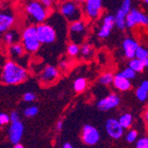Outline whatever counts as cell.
Wrapping results in <instances>:
<instances>
[{
	"label": "cell",
	"mask_w": 148,
	"mask_h": 148,
	"mask_svg": "<svg viewBox=\"0 0 148 148\" xmlns=\"http://www.w3.org/2000/svg\"><path fill=\"white\" fill-rule=\"evenodd\" d=\"M129 66L133 70H135L137 73H140V72L144 71V69H145L144 60H139L138 58H134V59L130 60L129 62Z\"/></svg>",
	"instance_id": "obj_22"
},
{
	"label": "cell",
	"mask_w": 148,
	"mask_h": 148,
	"mask_svg": "<svg viewBox=\"0 0 148 148\" xmlns=\"http://www.w3.org/2000/svg\"><path fill=\"white\" fill-rule=\"evenodd\" d=\"M139 60H145L146 58H148V50L145 49L143 46H138V48L137 49L136 51V57Z\"/></svg>",
	"instance_id": "obj_28"
},
{
	"label": "cell",
	"mask_w": 148,
	"mask_h": 148,
	"mask_svg": "<svg viewBox=\"0 0 148 148\" xmlns=\"http://www.w3.org/2000/svg\"><path fill=\"white\" fill-rule=\"evenodd\" d=\"M11 122L10 114H7L5 113H1L0 114V124L1 125H5Z\"/></svg>",
	"instance_id": "obj_33"
},
{
	"label": "cell",
	"mask_w": 148,
	"mask_h": 148,
	"mask_svg": "<svg viewBox=\"0 0 148 148\" xmlns=\"http://www.w3.org/2000/svg\"><path fill=\"white\" fill-rule=\"evenodd\" d=\"M14 23V15L9 10H4L0 14V32L5 33Z\"/></svg>",
	"instance_id": "obj_15"
},
{
	"label": "cell",
	"mask_w": 148,
	"mask_h": 148,
	"mask_svg": "<svg viewBox=\"0 0 148 148\" xmlns=\"http://www.w3.org/2000/svg\"><path fill=\"white\" fill-rule=\"evenodd\" d=\"M86 0H77V2L78 3H85Z\"/></svg>",
	"instance_id": "obj_43"
},
{
	"label": "cell",
	"mask_w": 148,
	"mask_h": 148,
	"mask_svg": "<svg viewBox=\"0 0 148 148\" xmlns=\"http://www.w3.org/2000/svg\"><path fill=\"white\" fill-rule=\"evenodd\" d=\"M137 148H148V138H141L136 143Z\"/></svg>",
	"instance_id": "obj_32"
},
{
	"label": "cell",
	"mask_w": 148,
	"mask_h": 148,
	"mask_svg": "<svg viewBox=\"0 0 148 148\" xmlns=\"http://www.w3.org/2000/svg\"><path fill=\"white\" fill-rule=\"evenodd\" d=\"M60 68L61 69H66L68 68V66H69V64H68V62L66 61H65V60H62V61H60Z\"/></svg>",
	"instance_id": "obj_37"
},
{
	"label": "cell",
	"mask_w": 148,
	"mask_h": 148,
	"mask_svg": "<svg viewBox=\"0 0 148 148\" xmlns=\"http://www.w3.org/2000/svg\"><path fill=\"white\" fill-rule=\"evenodd\" d=\"M100 139L99 131L91 125H84L82 130V140L86 145H95Z\"/></svg>",
	"instance_id": "obj_9"
},
{
	"label": "cell",
	"mask_w": 148,
	"mask_h": 148,
	"mask_svg": "<svg viewBox=\"0 0 148 148\" xmlns=\"http://www.w3.org/2000/svg\"><path fill=\"white\" fill-rule=\"evenodd\" d=\"M106 130L108 136L114 139H120L123 136L124 129L120 124L119 120L108 119L106 122Z\"/></svg>",
	"instance_id": "obj_10"
},
{
	"label": "cell",
	"mask_w": 148,
	"mask_h": 148,
	"mask_svg": "<svg viewBox=\"0 0 148 148\" xmlns=\"http://www.w3.org/2000/svg\"><path fill=\"white\" fill-rule=\"evenodd\" d=\"M86 33V26L83 21L71 22L69 25V37L70 40L77 45L82 44Z\"/></svg>",
	"instance_id": "obj_5"
},
{
	"label": "cell",
	"mask_w": 148,
	"mask_h": 148,
	"mask_svg": "<svg viewBox=\"0 0 148 148\" xmlns=\"http://www.w3.org/2000/svg\"><path fill=\"white\" fill-rule=\"evenodd\" d=\"M136 96L138 99L144 102L148 98V80H145L142 82L140 86L136 90Z\"/></svg>",
	"instance_id": "obj_20"
},
{
	"label": "cell",
	"mask_w": 148,
	"mask_h": 148,
	"mask_svg": "<svg viewBox=\"0 0 148 148\" xmlns=\"http://www.w3.org/2000/svg\"><path fill=\"white\" fill-rule=\"evenodd\" d=\"M39 1L41 2L43 4V5L45 6L46 8H50L52 4V0H39Z\"/></svg>",
	"instance_id": "obj_36"
},
{
	"label": "cell",
	"mask_w": 148,
	"mask_h": 148,
	"mask_svg": "<svg viewBox=\"0 0 148 148\" xmlns=\"http://www.w3.org/2000/svg\"><path fill=\"white\" fill-rule=\"evenodd\" d=\"M80 52L82 53V55L85 58L89 57L90 55V53L92 52V49H91V46L88 44H84L83 46L81 47V51Z\"/></svg>",
	"instance_id": "obj_31"
},
{
	"label": "cell",
	"mask_w": 148,
	"mask_h": 148,
	"mask_svg": "<svg viewBox=\"0 0 148 148\" xmlns=\"http://www.w3.org/2000/svg\"><path fill=\"white\" fill-rule=\"evenodd\" d=\"M131 10V0H123L122 5L120 9L116 12L115 18V26L120 30H124L126 29V17L128 13Z\"/></svg>",
	"instance_id": "obj_7"
},
{
	"label": "cell",
	"mask_w": 148,
	"mask_h": 148,
	"mask_svg": "<svg viewBox=\"0 0 148 148\" xmlns=\"http://www.w3.org/2000/svg\"><path fill=\"white\" fill-rule=\"evenodd\" d=\"M23 114H24V115L26 117H29V118L34 117V116H36L38 114V107L36 106H29V107H27V108L24 110Z\"/></svg>",
	"instance_id": "obj_27"
},
{
	"label": "cell",
	"mask_w": 148,
	"mask_h": 148,
	"mask_svg": "<svg viewBox=\"0 0 148 148\" xmlns=\"http://www.w3.org/2000/svg\"><path fill=\"white\" fill-rule=\"evenodd\" d=\"M62 128H63V123H62V121H59V122L57 123V124H56V129L58 130H61Z\"/></svg>",
	"instance_id": "obj_38"
},
{
	"label": "cell",
	"mask_w": 148,
	"mask_h": 148,
	"mask_svg": "<svg viewBox=\"0 0 148 148\" xmlns=\"http://www.w3.org/2000/svg\"><path fill=\"white\" fill-rule=\"evenodd\" d=\"M126 25L127 28L131 29L136 25H144L148 26V15L145 14L142 12L133 8L128 13L126 17Z\"/></svg>",
	"instance_id": "obj_8"
},
{
	"label": "cell",
	"mask_w": 148,
	"mask_h": 148,
	"mask_svg": "<svg viewBox=\"0 0 148 148\" xmlns=\"http://www.w3.org/2000/svg\"><path fill=\"white\" fill-rule=\"evenodd\" d=\"M144 118H145V123H146V126H147V128H148V108H147V109L145 110V112Z\"/></svg>",
	"instance_id": "obj_39"
},
{
	"label": "cell",
	"mask_w": 148,
	"mask_h": 148,
	"mask_svg": "<svg viewBox=\"0 0 148 148\" xmlns=\"http://www.w3.org/2000/svg\"><path fill=\"white\" fill-rule=\"evenodd\" d=\"M114 75L112 73H106L99 77V82L103 85H109L112 83H114Z\"/></svg>",
	"instance_id": "obj_25"
},
{
	"label": "cell",
	"mask_w": 148,
	"mask_h": 148,
	"mask_svg": "<svg viewBox=\"0 0 148 148\" xmlns=\"http://www.w3.org/2000/svg\"><path fill=\"white\" fill-rule=\"evenodd\" d=\"M87 87V82L84 78H77L74 83V89L76 92H82Z\"/></svg>",
	"instance_id": "obj_24"
},
{
	"label": "cell",
	"mask_w": 148,
	"mask_h": 148,
	"mask_svg": "<svg viewBox=\"0 0 148 148\" xmlns=\"http://www.w3.org/2000/svg\"><path fill=\"white\" fill-rule=\"evenodd\" d=\"M144 2H145V4H147V5H148V0H144Z\"/></svg>",
	"instance_id": "obj_44"
},
{
	"label": "cell",
	"mask_w": 148,
	"mask_h": 148,
	"mask_svg": "<svg viewBox=\"0 0 148 148\" xmlns=\"http://www.w3.org/2000/svg\"><path fill=\"white\" fill-rule=\"evenodd\" d=\"M10 118H11V123L13 122H17V121H20V115L16 111H12L10 114Z\"/></svg>",
	"instance_id": "obj_35"
},
{
	"label": "cell",
	"mask_w": 148,
	"mask_h": 148,
	"mask_svg": "<svg viewBox=\"0 0 148 148\" xmlns=\"http://www.w3.org/2000/svg\"><path fill=\"white\" fill-rule=\"evenodd\" d=\"M36 32L41 44H52L56 40V31L51 25L39 24L36 26Z\"/></svg>",
	"instance_id": "obj_6"
},
{
	"label": "cell",
	"mask_w": 148,
	"mask_h": 148,
	"mask_svg": "<svg viewBox=\"0 0 148 148\" xmlns=\"http://www.w3.org/2000/svg\"><path fill=\"white\" fill-rule=\"evenodd\" d=\"M22 39V45L27 52L29 53H35L38 51L41 42L38 38L37 32H36V27L29 26L22 33L21 36Z\"/></svg>",
	"instance_id": "obj_2"
},
{
	"label": "cell",
	"mask_w": 148,
	"mask_h": 148,
	"mask_svg": "<svg viewBox=\"0 0 148 148\" xmlns=\"http://www.w3.org/2000/svg\"><path fill=\"white\" fill-rule=\"evenodd\" d=\"M138 137V131L135 130H132L129 131L128 134L126 135V141H127L128 143H130V144L134 143V142H135V141L137 140Z\"/></svg>",
	"instance_id": "obj_30"
},
{
	"label": "cell",
	"mask_w": 148,
	"mask_h": 148,
	"mask_svg": "<svg viewBox=\"0 0 148 148\" xmlns=\"http://www.w3.org/2000/svg\"><path fill=\"white\" fill-rule=\"evenodd\" d=\"M13 147H14V148H23L24 146H23L21 143H18V144H16V145H13Z\"/></svg>",
	"instance_id": "obj_41"
},
{
	"label": "cell",
	"mask_w": 148,
	"mask_h": 148,
	"mask_svg": "<svg viewBox=\"0 0 148 148\" xmlns=\"http://www.w3.org/2000/svg\"><path fill=\"white\" fill-rule=\"evenodd\" d=\"M84 4L86 15L90 19H97L101 12L102 0H86Z\"/></svg>",
	"instance_id": "obj_13"
},
{
	"label": "cell",
	"mask_w": 148,
	"mask_h": 148,
	"mask_svg": "<svg viewBox=\"0 0 148 148\" xmlns=\"http://www.w3.org/2000/svg\"><path fill=\"white\" fill-rule=\"evenodd\" d=\"M25 51L26 50H25L23 45L15 43L12 45H9L8 53L12 59H20L24 55Z\"/></svg>",
	"instance_id": "obj_19"
},
{
	"label": "cell",
	"mask_w": 148,
	"mask_h": 148,
	"mask_svg": "<svg viewBox=\"0 0 148 148\" xmlns=\"http://www.w3.org/2000/svg\"><path fill=\"white\" fill-rule=\"evenodd\" d=\"M138 44L136 40L132 38H126L123 43V49L124 55L127 59L132 60L136 57V51L138 48Z\"/></svg>",
	"instance_id": "obj_16"
},
{
	"label": "cell",
	"mask_w": 148,
	"mask_h": 148,
	"mask_svg": "<svg viewBox=\"0 0 148 148\" xmlns=\"http://www.w3.org/2000/svg\"><path fill=\"white\" fill-rule=\"evenodd\" d=\"M120 101L121 99L116 94H110V95L101 99L97 103V107L99 110L102 112L109 111V110L115 108L116 106H118L120 104Z\"/></svg>",
	"instance_id": "obj_12"
},
{
	"label": "cell",
	"mask_w": 148,
	"mask_h": 148,
	"mask_svg": "<svg viewBox=\"0 0 148 148\" xmlns=\"http://www.w3.org/2000/svg\"><path fill=\"white\" fill-rule=\"evenodd\" d=\"M119 74L121 75L124 76L125 78L129 79V80H132V79H135L136 78V75H137V72L135 70H133L131 68L128 66V68L124 69L123 71L119 72Z\"/></svg>",
	"instance_id": "obj_26"
},
{
	"label": "cell",
	"mask_w": 148,
	"mask_h": 148,
	"mask_svg": "<svg viewBox=\"0 0 148 148\" xmlns=\"http://www.w3.org/2000/svg\"><path fill=\"white\" fill-rule=\"evenodd\" d=\"M72 147H73V145L70 143H69V142H66L63 145V148H72Z\"/></svg>",
	"instance_id": "obj_40"
},
{
	"label": "cell",
	"mask_w": 148,
	"mask_h": 148,
	"mask_svg": "<svg viewBox=\"0 0 148 148\" xmlns=\"http://www.w3.org/2000/svg\"><path fill=\"white\" fill-rule=\"evenodd\" d=\"M144 63H145V68H148V58H146L145 60H144Z\"/></svg>",
	"instance_id": "obj_42"
},
{
	"label": "cell",
	"mask_w": 148,
	"mask_h": 148,
	"mask_svg": "<svg viewBox=\"0 0 148 148\" xmlns=\"http://www.w3.org/2000/svg\"><path fill=\"white\" fill-rule=\"evenodd\" d=\"M60 10L62 16L70 23L82 19L83 12L78 2L66 1L60 5Z\"/></svg>",
	"instance_id": "obj_3"
},
{
	"label": "cell",
	"mask_w": 148,
	"mask_h": 148,
	"mask_svg": "<svg viewBox=\"0 0 148 148\" xmlns=\"http://www.w3.org/2000/svg\"><path fill=\"white\" fill-rule=\"evenodd\" d=\"M132 121H133V118H132V115L130 114H123L122 116L119 118V123L120 124L123 126V128L124 130L126 129H129L131 124H132Z\"/></svg>",
	"instance_id": "obj_23"
},
{
	"label": "cell",
	"mask_w": 148,
	"mask_h": 148,
	"mask_svg": "<svg viewBox=\"0 0 148 148\" xmlns=\"http://www.w3.org/2000/svg\"><path fill=\"white\" fill-rule=\"evenodd\" d=\"M59 72L58 69L53 66H47L46 68L42 71L40 75V80L45 84H49L58 78Z\"/></svg>",
	"instance_id": "obj_17"
},
{
	"label": "cell",
	"mask_w": 148,
	"mask_h": 148,
	"mask_svg": "<svg viewBox=\"0 0 148 148\" xmlns=\"http://www.w3.org/2000/svg\"><path fill=\"white\" fill-rule=\"evenodd\" d=\"M114 26H115L114 15H112V14L106 15L103 20L102 26H101V28L98 33L99 37L101 39H105L106 37H108Z\"/></svg>",
	"instance_id": "obj_14"
},
{
	"label": "cell",
	"mask_w": 148,
	"mask_h": 148,
	"mask_svg": "<svg viewBox=\"0 0 148 148\" xmlns=\"http://www.w3.org/2000/svg\"><path fill=\"white\" fill-rule=\"evenodd\" d=\"M20 36L16 30H8L4 35V41L7 45H12L18 42Z\"/></svg>",
	"instance_id": "obj_21"
},
{
	"label": "cell",
	"mask_w": 148,
	"mask_h": 148,
	"mask_svg": "<svg viewBox=\"0 0 148 148\" xmlns=\"http://www.w3.org/2000/svg\"><path fill=\"white\" fill-rule=\"evenodd\" d=\"M24 132V126L21 121H17V122H13L11 123L8 130V138L13 145L21 143V140L23 136Z\"/></svg>",
	"instance_id": "obj_11"
},
{
	"label": "cell",
	"mask_w": 148,
	"mask_h": 148,
	"mask_svg": "<svg viewBox=\"0 0 148 148\" xmlns=\"http://www.w3.org/2000/svg\"><path fill=\"white\" fill-rule=\"evenodd\" d=\"M29 73L23 66L12 60L5 62L2 71V82L5 84H19L28 78Z\"/></svg>",
	"instance_id": "obj_1"
},
{
	"label": "cell",
	"mask_w": 148,
	"mask_h": 148,
	"mask_svg": "<svg viewBox=\"0 0 148 148\" xmlns=\"http://www.w3.org/2000/svg\"><path fill=\"white\" fill-rule=\"evenodd\" d=\"M26 12L28 15L37 23H42L47 17L46 7L43 5L41 2L36 0H31L26 5Z\"/></svg>",
	"instance_id": "obj_4"
},
{
	"label": "cell",
	"mask_w": 148,
	"mask_h": 148,
	"mask_svg": "<svg viewBox=\"0 0 148 148\" xmlns=\"http://www.w3.org/2000/svg\"><path fill=\"white\" fill-rule=\"evenodd\" d=\"M113 84L116 89H118L119 90H122V91H126L131 88L130 80L125 78L123 75H121L119 73L116 75H114Z\"/></svg>",
	"instance_id": "obj_18"
},
{
	"label": "cell",
	"mask_w": 148,
	"mask_h": 148,
	"mask_svg": "<svg viewBox=\"0 0 148 148\" xmlns=\"http://www.w3.org/2000/svg\"><path fill=\"white\" fill-rule=\"evenodd\" d=\"M36 99V95L32 92H27V93L24 94V96H23V100L26 101V102H32Z\"/></svg>",
	"instance_id": "obj_34"
},
{
	"label": "cell",
	"mask_w": 148,
	"mask_h": 148,
	"mask_svg": "<svg viewBox=\"0 0 148 148\" xmlns=\"http://www.w3.org/2000/svg\"><path fill=\"white\" fill-rule=\"evenodd\" d=\"M66 51H68V53H69V54L70 56L75 57V56H76V55L78 54V53L80 52L81 48L78 46L77 44L72 43L71 45H69L68 46V49H66Z\"/></svg>",
	"instance_id": "obj_29"
}]
</instances>
